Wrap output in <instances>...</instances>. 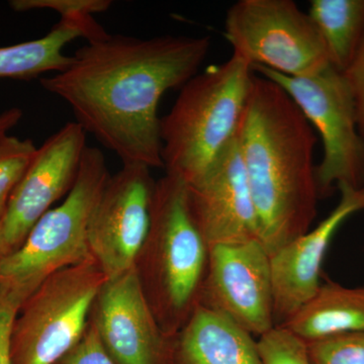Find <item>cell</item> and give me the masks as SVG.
<instances>
[{
	"instance_id": "obj_24",
	"label": "cell",
	"mask_w": 364,
	"mask_h": 364,
	"mask_svg": "<svg viewBox=\"0 0 364 364\" xmlns=\"http://www.w3.org/2000/svg\"><path fill=\"white\" fill-rule=\"evenodd\" d=\"M21 303L0 286V364H13L11 350V329Z\"/></svg>"
},
{
	"instance_id": "obj_26",
	"label": "cell",
	"mask_w": 364,
	"mask_h": 364,
	"mask_svg": "<svg viewBox=\"0 0 364 364\" xmlns=\"http://www.w3.org/2000/svg\"><path fill=\"white\" fill-rule=\"evenodd\" d=\"M23 117V111L18 107H11L0 114V135L9 133Z\"/></svg>"
},
{
	"instance_id": "obj_19",
	"label": "cell",
	"mask_w": 364,
	"mask_h": 364,
	"mask_svg": "<svg viewBox=\"0 0 364 364\" xmlns=\"http://www.w3.org/2000/svg\"><path fill=\"white\" fill-rule=\"evenodd\" d=\"M38 148L30 139L0 135V215H4L14 189L25 176Z\"/></svg>"
},
{
	"instance_id": "obj_8",
	"label": "cell",
	"mask_w": 364,
	"mask_h": 364,
	"mask_svg": "<svg viewBox=\"0 0 364 364\" xmlns=\"http://www.w3.org/2000/svg\"><path fill=\"white\" fill-rule=\"evenodd\" d=\"M225 38L251 68L304 77L331 65L312 18L293 0H239L227 11Z\"/></svg>"
},
{
	"instance_id": "obj_4",
	"label": "cell",
	"mask_w": 364,
	"mask_h": 364,
	"mask_svg": "<svg viewBox=\"0 0 364 364\" xmlns=\"http://www.w3.org/2000/svg\"><path fill=\"white\" fill-rule=\"evenodd\" d=\"M254 71L232 55L182 86L171 111L160 121L161 158L166 173L186 184L203 176L236 138Z\"/></svg>"
},
{
	"instance_id": "obj_1",
	"label": "cell",
	"mask_w": 364,
	"mask_h": 364,
	"mask_svg": "<svg viewBox=\"0 0 364 364\" xmlns=\"http://www.w3.org/2000/svg\"><path fill=\"white\" fill-rule=\"evenodd\" d=\"M210 47L208 36L139 39L109 33L87 42L66 69L40 82L123 164L160 168L158 105L167 91L181 88L198 74Z\"/></svg>"
},
{
	"instance_id": "obj_13",
	"label": "cell",
	"mask_w": 364,
	"mask_h": 364,
	"mask_svg": "<svg viewBox=\"0 0 364 364\" xmlns=\"http://www.w3.org/2000/svg\"><path fill=\"white\" fill-rule=\"evenodd\" d=\"M188 205L208 247L260 241L259 219L244 166L238 134L198 181Z\"/></svg>"
},
{
	"instance_id": "obj_10",
	"label": "cell",
	"mask_w": 364,
	"mask_h": 364,
	"mask_svg": "<svg viewBox=\"0 0 364 364\" xmlns=\"http://www.w3.org/2000/svg\"><path fill=\"white\" fill-rule=\"evenodd\" d=\"M155 182L149 167L123 164L105 184L91 217L88 245L107 279L135 268L149 232Z\"/></svg>"
},
{
	"instance_id": "obj_25",
	"label": "cell",
	"mask_w": 364,
	"mask_h": 364,
	"mask_svg": "<svg viewBox=\"0 0 364 364\" xmlns=\"http://www.w3.org/2000/svg\"><path fill=\"white\" fill-rule=\"evenodd\" d=\"M344 75L353 93L358 130L364 140V37L350 65L344 72Z\"/></svg>"
},
{
	"instance_id": "obj_17",
	"label": "cell",
	"mask_w": 364,
	"mask_h": 364,
	"mask_svg": "<svg viewBox=\"0 0 364 364\" xmlns=\"http://www.w3.org/2000/svg\"><path fill=\"white\" fill-rule=\"evenodd\" d=\"M309 342L364 331V287L321 284L310 301L279 326Z\"/></svg>"
},
{
	"instance_id": "obj_23",
	"label": "cell",
	"mask_w": 364,
	"mask_h": 364,
	"mask_svg": "<svg viewBox=\"0 0 364 364\" xmlns=\"http://www.w3.org/2000/svg\"><path fill=\"white\" fill-rule=\"evenodd\" d=\"M57 364H117L107 353L91 325L82 338Z\"/></svg>"
},
{
	"instance_id": "obj_27",
	"label": "cell",
	"mask_w": 364,
	"mask_h": 364,
	"mask_svg": "<svg viewBox=\"0 0 364 364\" xmlns=\"http://www.w3.org/2000/svg\"><path fill=\"white\" fill-rule=\"evenodd\" d=\"M0 220H1V215H0Z\"/></svg>"
},
{
	"instance_id": "obj_15",
	"label": "cell",
	"mask_w": 364,
	"mask_h": 364,
	"mask_svg": "<svg viewBox=\"0 0 364 364\" xmlns=\"http://www.w3.org/2000/svg\"><path fill=\"white\" fill-rule=\"evenodd\" d=\"M170 364H263L257 340L221 314L198 306L171 338Z\"/></svg>"
},
{
	"instance_id": "obj_6",
	"label": "cell",
	"mask_w": 364,
	"mask_h": 364,
	"mask_svg": "<svg viewBox=\"0 0 364 364\" xmlns=\"http://www.w3.org/2000/svg\"><path fill=\"white\" fill-rule=\"evenodd\" d=\"M107 275L95 259L48 277L21 304L11 329L13 364H57L80 341Z\"/></svg>"
},
{
	"instance_id": "obj_22",
	"label": "cell",
	"mask_w": 364,
	"mask_h": 364,
	"mask_svg": "<svg viewBox=\"0 0 364 364\" xmlns=\"http://www.w3.org/2000/svg\"><path fill=\"white\" fill-rule=\"evenodd\" d=\"M112 4L111 0H11L9 6L16 13L50 9L61 18H77L105 13Z\"/></svg>"
},
{
	"instance_id": "obj_18",
	"label": "cell",
	"mask_w": 364,
	"mask_h": 364,
	"mask_svg": "<svg viewBox=\"0 0 364 364\" xmlns=\"http://www.w3.org/2000/svg\"><path fill=\"white\" fill-rule=\"evenodd\" d=\"M308 14L324 41L330 63L344 73L364 37V0H312Z\"/></svg>"
},
{
	"instance_id": "obj_9",
	"label": "cell",
	"mask_w": 364,
	"mask_h": 364,
	"mask_svg": "<svg viewBox=\"0 0 364 364\" xmlns=\"http://www.w3.org/2000/svg\"><path fill=\"white\" fill-rule=\"evenodd\" d=\"M198 306L256 338L274 329L270 255L260 241L210 247Z\"/></svg>"
},
{
	"instance_id": "obj_11",
	"label": "cell",
	"mask_w": 364,
	"mask_h": 364,
	"mask_svg": "<svg viewBox=\"0 0 364 364\" xmlns=\"http://www.w3.org/2000/svg\"><path fill=\"white\" fill-rule=\"evenodd\" d=\"M86 147L85 131L70 122L38 148L0 220V259L20 247L41 218L68 195Z\"/></svg>"
},
{
	"instance_id": "obj_2",
	"label": "cell",
	"mask_w": 364,
	"mask_h": 364,
	"mask_svg": "<svg viewBox=\"0 0 364 364\" xmlns=\"http://www.w3.org/2000/svg\"><path fill=\"white\" fill-rule=\"evenodd\" d=\"M238 140L260 242L272 255L310 231L317 217V136L286 91L254 72Z\"/></svg>"
},
{
	"instance_id": "obj_16",
	"label": "cell",
	"mask_w": 364,
	"mask_h": 364,
	"mask_svg": "<svg viewBox=\"0 0 364 364\" xmlns=\"http://www.w3.org/2000/svg\"><path fill=\"white\" fill-rule=\"evenodd\" d=\"M107 35L93 16L60 18L40 39L0 47V78L28 80L48 72L63 71L71 62V57L64 54L69 43L77 38L91 42Z\"/></svg>"
},
{
	"instance_id": "obj_7",
	"label": "cell",
	"mask_w": 364,
	"mask_h": 364,
	"mask_svg": "<svg viewBox=\"0 0 364 364\" xmlns=\"http://www.w3.org/2000/svg\"><path fill=\"white\" fill-rule=\"evenodd\" d=\"M252 70L279 85L298 105L323 144L316 166L318 196L334 188H364V140L358 130L355 100L343 72L332 65L304 77H291L254 66Z\"/></svg>"
},
{
	"instance_id": "obj_21",
	"label": "cell",
	"mask_w": 364,
	"mask_h": 364,
	"mask_svg": "<svg viewBox=\"0 0 364 364\" xmlns=\"http://www.w3.org/2000/svg\"><path fill=\"white\" fill-rule=\"evenodd\" d=\"M263 364H313L303 339L282 327L257 339Z\"/></svg>"
},
{
	"instance_id": "obj_5",
	"label": "cell",
	"mask_w": 364,
	"mask_h": 364,
	"mask_svg": "<svg viewBox=\"0 0 364 364\" xmlns=\"http://www.w3.org/2000/svg\"><path fill=\"white\" fill-rule=\"evenodd\" d=\"M109 176L104 153L87 146L63 202L41 218L20 247L0 259V286L21 304L54 273L93 259L88 229Z\"/></svg>"
},
{
	"instance_id": "obj_12",
	"label": "cell",
	"mask_w": 364,
	"mask_h": 364,
	"mask_svg": "<svg viewBox=\"0 0 364 364\" xmlns=\"http://www.w3.org/2000/svg\"><path fill=\"white\" fill-rule=\"evenodd\" d=\"M90 324L117 364H170L171 339L158 324L135 268L105 280Z\"/></svg>"
},
{
	"instance_id": "obj_14",
	"label": "cell",
	"mask_w": 364,
	"mask_h": 364,
	"mask_svg": "<svg viewBox=\"0 0 364 364\" xmlns=\"http://www.w3.org/2000/svg\"><path fill=\"white\" fill-rule=\"evenodd\" d=\"M338 189V205L326 219L270 255L277 327L293 317L317 293L321 268L333 237L347 219L364 210V188Z\"/></svg>"
},
{
	"instance_id": "obj_20",
	"label": "cell",
	"mask_w": 364,
	"mask_h": 364,
	"mask_svg": "<svg viewBox=\"0 0 364 364\" xmlns=\"http://www.w3.org/2000/svg\"><path fill=\"white\" fill-rule=\"evenodd\" d=\"M306 346L313 364H364V331L309 342Z\"/></svg>"
},
{
	"instance_id": "obj_3",
	"label": "cell",
	"mask_w": 364,
	"mask_h": 364,
	"mask_svg": "<svg viewBox=\"0 0 364 364\" xmlns=\"http://www.w3.org/2000/svg\"><path fill=\"white\" fill-rule=\"evenodd\" d=\"M208 251L189 208L188 184L165 174L155 182L149 232L135 269L158 324L170 339L198 306Z\"/></svg>"
}]
</instances>
